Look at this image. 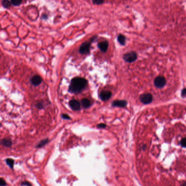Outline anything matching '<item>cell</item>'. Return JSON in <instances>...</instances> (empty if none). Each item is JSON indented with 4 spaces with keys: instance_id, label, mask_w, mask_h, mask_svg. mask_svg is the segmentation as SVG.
<instances>
[{
    "instance_id": "cell-17",
    "label": "cell",
    "mask_w": 186,
    "mask_h": 186,
    "mask_svg": "<svg viewBox=\"0 0 186 186\" xmlns=\"http://www.w3.org/2000/svg\"><path fill=\"white\" fill-rule=\"evenodd\" d=\"M23 0H11V2L13 5L17 6L22 3Z\"/></svg>"
},
{
    "instance_id": "cell-21",
    "label": "cell",
    "mask_w": 186,
    "mask_h": 186,
    "mask_svg": "<svg viewBox=\"0 0 186 186\" xmlns=\"http://www.w3.org/2000/svg\"><path fill=\"white\" fill-rule=\"evenodd\" d=\"M180 144L182 146V147H185V138L182 139L180 142Z\"/></svg>"
},
{
    "instance_id": "cell-7",
    "label": "cell",
    "mask_w": 186,
    "mask_h": 186,
    "mask_svg": "<svg viewBox=\"0 0 186 186\" xmlns=\"http://www.w3.org/2000/svg\"><path fill=\"white\" fill-rule=\"evenodd\" d=\"M69 106L70 108L74 111H78L80 108V103L75 100H71L69 102Z\"/></svg>"
},
{
    "instance_id": "cell-9",
    "label": "cell",
    "mask_w": 186,
    "mask_h": 186,
    "mask_svg": "<svg viewBox=\"0 0 186 186\" xmlns=\"http://www.w3.org/2000/svg\"><path fill=\"white\" fill-rule=\"evenodd\" d=\"M127 101L125 100H117L114 101L112 106L113 107H125L127 105Z\"/></svg>"
},
{
    "instance_id": "cell-23",
    "label": "cell",
    "mask_w": 186,
    "mask_h": 186,
    "mask_svg": "<svg viewBox=\"0 0 186 186\" xmlns=\"http://www.w3.org/2000/svg\"><path fill=\"white\" fill-rule=\"evenodd\" d=\"M105 127H106V125H105L104 124H100L97 125V127L98 128H104Z\"/></svg>"
},
{
    "instance_id": "cell-8",
    "label": "cell",
    "mask_w": 186,
    "mask_h": 186,
    "mask_svg": "<svg viewBox=\"0 0 186 186\" xmlns=\"http://www.w3.org/2000/svg\"><path fill=\"white\" fill-rule=\"evenodd\" d=\"M42 82V78L38 75H35L31 78V83L33 86H39Z\"/></svg>"
},
{
    "instance_id": "cell-19",
    "label": "cell",
    "mask_w": 186,
    "mask_h": 186,
    "mask_svg": "<svg viewBox=\"0 0 186 186\" xmlns=\"http://www.w3.org/2000/svg\"><path fill=\"white\" fill-rule=\"evenodd\" d=\"M104 0H92L93 3L95 5H100V4L103 3Z\"/></svg>"
},
{
    "instance_id": "cell-26",
    "label": "cell",
    "mask_w": 186,
    "mask_h": 186,
    "mask_svg": "<svg viewBox=\"0 0 186 186\" xmlns=\"http://www.w3.org/2000/svg\"><path fill=\"white\" fill-rule=\"evenodd\" d=\"M181 186H186V182H183V183L181 185Z\"/></svg>"
},
{
    "instance_id": "cell-10",
    "label": "cell",
    "mask_w": 186,
    "mask_h": 186,
    "mask_svg": "<svg viewBox=\"0 0 186 186\" xmlns=\"http://www.w3.org/2000/svg\"><path fill=\"white\" fill-rule=\"evenodd\" d=\"M98 48L103 52H106L108 48V43L107 41L100 42L98 44Z\"/></svg>"
},
{
    "instance_id": "cell-5",
    "label": "cell",
    "mask_w": 186,
    "mask_h": 186,
    "mask_svg": "<svg viewBox=\"0 0 186 186\" xmlns=\"http://www.w3.org/2000/svg\"><path fill=\"white\" fill-rule=\"evenodd\" d=\"M91 43L90 42H85L81 46L79 49V52L80 53L82 54H87L90 52Z\"/></svg>"
},
{
    "instance_id": "cell-25",
    "label": "cell",
    "mask_w": 186,
    "mask_h": 186,
    "mask_svg": "<svg viewBox=\"0 0 186 186\" xmlns=\"http://www.w3.org/2000/svg\"><path fill=\"white\" fill-rule=\"evenodd\" d=\"M185 93H186V89L185 88H184L182 91V96L183 97H184L185 95Z\"/></svg>"
},
{
    "instance_id": "cell-4",
    "label": "cell",
    "mask_w": 186,
    "mask_h": 186,
    "mask_svg": "<svg viewBox=\"0 0 186 186\" xmlns=\"http://www.w3.org/2000/svg\"><path fill=\"white\" fill-rule=\"evenodd\" d=\"M154 85L158 88H163L166 84V80L163 76H158L154 79Z\"/></svg>"
},
{
    "instance_id": "cell-1",
    "label": "cell",
    "mask_w": 186,
    "mask_h": 186,
    "mask_svg": "<svg viewBox=\"0 0 186 186\" xmlns=\"http://www.w3.org/2000/svg\"><path fill=\"white\" fill-rule=\"evenodd\" d=\"M87 84V81L84 78L75 77L71 81L69 86V91L77 94L81 92Z\"/></svg>"
},
{
    "instance_id": "cell-6",
    "label": "cell",
    "mask_w": 186,
    "mask_h": 186,
    "mask_svg": "<svg viewBox=\"0 0 186 186\" xmlns=\"http://www.w3.org/2000/svg\"><path fill=\"white\" fill-rule=\"evenodd\" d=\"M111 92L109 91H103L100 92L99 95V97L101 100L103 101H107L110 98H111Z\"/></svg>"
},
{
    "instance_id": "cell-12",
    "label": "cell",
    "mask_w": 186,
    "mask_h": 186,
    "mask_svg": "<svg viewBox=\"0 0 186 186\" xmlns=\"http://www.w3.org/2000/svg\"><path fill=\"white\" fill-rule=\"evenodd\" d=\"M6 163L8 165V166L9 167L12 169H13L14 168V160L12 158H7L6 160Z\"/></svg>"
},
{
    "instance_id": "cell-14",
    "label": "cell",
    "mask_w": 186,
    "mask_h": 186,
    "mask_svg": "<svg viewBox=\"0 0 186 186\" xmlns=\"http://www.w3.org/2000/svg\"><path fill=\"white\" fill-rule=\"evenodd\" d=\"M81 103L84 108H88L91 106L90 101L87 99H83L81 100Z\"/></svg>"
},
{
    "instance_id": "cell-20",
    "label": "cell",
    "mask_w": 186,
    "mask_h": 186,
    "mask_svg": "<svg viewBox=\"0 0 186 186\" xmlns=\"http://www.w3.org/2000/svg\"><path fill=\"white\" fill-rule=\"evenodd\" d=\"M7 182L3 178H0V186H6Z\"/></svg>"
},
{
    "instance_id": "cell-11",
    "label": "cell",
    "mask_w": 186,
    "mask_h": 186,
    "mask_svg": "<svg viewBox=\"0 0 186 186\" xmlns=\"http://www.w3.org/2000/svg\"><path fill=\"white\" fill-rule=\"evenodd\" d=\"M12 142L9 138H4L1 141V144L5 147H9L12 145Z\"/></svg>"
},
{
    "instance_id": "cell-18",
    "label": "cell",
    "mask_w": 186,
    "mask_h": 186,
    "mask_svg": "<svg viewBox=\"0 0 186 186\" xmlns=\"http://www.w3.org/2000/svg\"><path fill=\"white\" fill-rule=\"evenodd\" d=\"M21 185H25V186H32V184L29 182L28 181H23L22 182V183H21Z\"/></svg>"
},
{
    "instance_id": "cell-2",
    "label": "cell",
    "mask_w": 186,
    "mask_h": 186,
    "mask_svg": "<svg viewBox=\"0 0 186 186\" xmlns=\"http://www.w3.org/2000/svg\"><path fill=\"white\" fill-rule=\"evenodd\" d=\"M123 58L126 62L132 63L137 60V54L134 52H130L124 54Z\"/></svg>"
},
{
    "instance_id": "cell-15",
    "label": "cell",
    "mask_w": 186,
    "mask_h": 186,
    "mask_svg": "<svg viewBox=\"0 0 186 186\" xmlns=\"http://www.w3.org/2000/svg\"><path fill=\"white\" fill-rule=\"evenodd\" d=\"M117 40L118 42L120 43V44H121L122 45H124L126 43V37L123 35L120 34L118 36L117 38Z\"/></svg>"
},
{
    "instance_id": "cell-13",
    "label": "cell",
    "mask_w": 186,
    "mask_h": 186,
    "mask_svg": "<svg viewBox=\"0 0 186 186\" xmlns=\"http://www.w3.org/2000/svg\"><path fill=\"white\" fill-rule=\"evenodd\" d=\"M48 142H49V139L46 138V139H43V140L41 141L40 142L38 143V144L36 145V148H41L42 147H43Z\"/></svg>"
},
{
    "instance_id": "cell-22",
    "label": "cell",
    "mask_w": 186,
    "mask_h": 186,
    "mask_svg": "<svg viewBox=\"0 0 186 186\" xmlns=\"http://www.w3.org/2000/svg\"><path fill=\"white\" fill-rule=\"evenodd\" d=\"M62 117L64 119H70V117L67 114H62Z\"/></svg>"
},
{
    "instance_id": "cell-24",
    "label": "cell",
    "mask_w": 186,
    "mask_h": 186,
    "mask_svg": "<svg viewBox=\"0 0 186 186\" xmlns=\"http://www.w3.org/2000/svg\"><path fill=\"white\" fill-rule=\"evenodd\" d=\"M37 107L39 109H42V108H43V105L42 103L40 102V103H38L37 104Z\"/></svg>"
},
{
    "instance_id": "cell-3",
    "label": "cell",
    "mask_w": 186,
    "mask_h": 186,
    "mask_svg": "<svg viewBox=\"0 0 186 186\" xmlns=\"http://www.w3.org/2000/svg\"><path fill=\"white\" fill-rule=\"evenodd\" d=\"M152 100H153L152 95L150 93L142 94L140 96V101L144 104H149L151 103Z\"/></svg>"
},
{
    "instance_id": "cell-16",
    "label": "cell",
    "mask_w": 186,
    "mask_h": 186,
    "mask_svg": "<svg viewBox=\"0 0 186 186\" xmlns=\"http://www.w3.org/2000/svg\"><path fill=\"white\" fill-rule=\"evenodd\" d=\"M2 3L3 6L6 8H9L12 4L11 1H9V0H3Z\"/></svg>"
}]
</instances>
